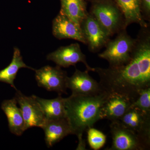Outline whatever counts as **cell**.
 Listing matches in <instances>:
<instances>
[{
	"label": "cell",
	"mask_w": 150,
	"mask_h": 150,
	"mask_svg": "<svg viewBox=\"0 0 150 150\" xmlns=\"http://www.w3.org/2000/svg\"><path fill=\"white\" fill-rule=\"evenodd\" d=\"M136 39L131 60L127 64L106 69L94 68L103 91L124 96L131 102L141 91L150 87L149 27L141 28Z\"/></svg>",
	"instance_id": "cell-1"
},
{
	"label": "cell",
	"mask_w": 150,
	"mask_h": 150,
	"mask_svg": "<svg viewBox=\"0 0 150 150\" xmlns=\"http://www.w3.org/2000/svg\"><path fill=\"white\" fill-rule=\"evenodd\" d=\"M108 95L103 91L94 96L71 94L65 99L66 118L72 134L78 138L100 119L103 104Z\"/></svg>",
	"instance_id": "cell-2"
},
{
	"label": "cell",
	"mask_w": 150,
	"mask_h": 150,
	"mask_svg": "<svg viewBox=\"0 0 150 150\" xmlns=\"http://www.w3.org/2000/svg\"><path fill=\"white\" fill-rule=\"evenodd\" d=\"M136 39L127 33L126 29L117 33L115 38L110 40L105 45V49L98 55L101 59L106 60L109 67H118L126 64L131 60V53Z\"/></svg>",
	"instance_id": "cell-3"
},
{
	"label": "cell",
	"mask_w": 150,
	"mask_h": 150,
	"mask_svg": "<svg viewBox=\"0 0 150 150\" xmlns=\"http://www.w3.org/2000/svg\"><path fill=\"white\" fill-rule=\"evenodd\" d=\"M92 15L110 36L126 29L123 14L114 1L92 3Z\"/></svg>",
	"instance_id": "cell-4"
},
{
	"label": "cell",
	"mask_w": 150,
	"mask_h": 150,
	"mask_svg": "<svg viewBox=\"0 0 150 150\" xmlns=\"http://www.w3.org/2000/svg\"><path fill=\"white\" fill-rule=\"evenodd\" d=\"M110 133L112 139L111 147L108 150H149L144 142L131 130L127 129L119 121L111 122Z\"/></svg>",
	"instance_id": "cell-5"
},
{
	"label": "cell",
	"mask_w": 150,
	"mask_h": 150,
	"mask_svg": "<svg viewBox=\"0 0 150 150\" xmlns=\"http://www.w3.org/2000/svg\"><path fill=\"white\" fill-rule=\"evenodd\" d=\"M34 71L38 86L49 91L56 92L59 95L67 94L68 76L67 72L62 70L61 67L46 66Z\"/></svg>",
	"instance_id": "cell-6"
},
{
	"label": "cell",
	"mask_w": 150,
	"mask_h": 150,
	"mask_svg": "<svg viewBox=\"0 0 150 150\" xmlns=\"http://www.w3.org/2000/svg\"><path fill=\"white\" fill-rule=\"evenodd\" d=\"M119 121L150 148V112L131 105Z\"/></svg>",
	"instance_id": "cell-7"
},
{
	"label": "cell",
	"mask_w": 150,
	"mask_h": 150,
	"mask_svg": "<svg viewBox=\"0 0 150 150\" xmlns=\"http://www.w3.org/2000/svg\"><path fill=\"white\" fill-rule=\"evenodd\" d=\"M15 98L19 105L24 121L25 130L33 127L42 129L46 119L40 105L33 96H27L17 90Z\"/></svg>",
	"instance_id": "cell-8"
},
{
	"label": "cell",
	"mask_w": 150,
	"mask_h": 150,
	"mask_svg": "<svg viewBox=\"0 0 150 150\" xmlns=\"http://www.w3.org/2000/svg\"><path fill=\"white\" fill-rule=\"evenodd\" d=\"M81 27L91 52H98L110 40V34L91 13L83 20Z\"/></svg>",
	"instance_id": "cell-9"
},
{
	"label": "cell",
	"mask_w": 150,
	"mask_h": 150,
	"mask_svg": "<svg viewBox=\"0 0 150 150\" xmlns=\"http://www.w3.org/2000/svg\"><path fill=\"white\" fill-rule=\"evenodd\" d=\"M47 60L52 61L56 66L64 68H68L71 66L81 62L83 63L88 71H94L87 62L86 55L81 50L78 43H72L69 46H61L56 51L51 52L47 56Z\"/></svg>",
	"instance_id": "cell-10"
},
{
	"label": "cell",
	"mask_w": 150,
	"mask_h": 150,
	"mask_svg": "<svg viewBox=\"0 0 150 150\" xmlns=\"http://www.w3.org/2000/svg\"><path fill=\"white\" fill-rule=\"evenodd\" d=\"M88 71H82L76 69L71 77L67 79V88L72 91V94L94 96L103 92L99 83L88 74Z\"/></svg>",
	"instance_id": "cell-11"
},
{
	"label": "cell",
	"mask_w": 150,
	"mask_h": 150,
	"mask_svg": "<svg viewBox=\"0 0 150 150\" xmlns=\"http://www.w3.org/2000/svg\"><path fill=\"white\" fill-rule=\"evenodd\" d=\"M52 33L57 39H71L86 45L81 25L62 13L60 12L52 22Z\"/></svg>",
	"instance_id": "cell-12"
},
{
	"label": "cell",
	"mask_w": 150,
	"mask_h": 150,
	"mask_svg": "<svg viewBox=\"0 0 150 150\" xmlns=\"http://www.w3.org/2000/svg\"><path fill=\"white\" fill-rule=\"evenodd\" d=\"M131 104V100L127 97L118 94H108L101 108L100 119H107L111 122L119 121Z\"/></svg>",
	"instance_id": "cell-13"
},
{
	"label": "cell",
	"mask_w": 150,
	"mask_h": 150,
	"mask_svg": "<svg viewBox=\"0 0 150 150\" xmlns=\"http://www.w3.org/2000/svg\"><path fill=\"white\" fill-rule=\"evenodd\" d=\"M45 134V141L48 148L72 134L67 118L46 121L42 128Z\"/></svg>",
	"instance_id": "cell-14"
},
{
	"label": "cell",
	"mask_w": 150,
	"mask_h": 150,
	"mask_svg": "<svg viewBox=\"0 0 150 150\" xmlns=\"http://www.w3.org/2000/svg\"><path fill=\"white\" fill-rule=\"evenodd\" d=\"M17 105V102L14 97L4 100L2 103L1 108L6 115L11 133L16 136H21L25 131L24 121L21 110Z\"/></svg>",
	"instance_id": "cell-15"
},
{
	"label": "cell",
	"mask_w": 150,
	"mask_h": 150,
	"mask_svg": "<svg viewBox=\"0 0 150 150\" xmlns=\"http://www.w3.org/2000/svg\"><path fill=\"white\" fill-rule=\"evenodd\" d=\"M114 1L123 14L126 28L133 23L139 24L141 28L149 26L142 16L141 0H114Z\"/></svg>",
	"instance_id": "cell-16"
},
{
	"label": "cell",
	"mask_w": 150,
	"mask_h": 150,
	"mask_svg": "<svg viewBox=\"0 0 150 150\" xmlns=\"http://www.w3.org/2000/svg\"><path fill=\"white\" fill-rule=\"evenodd\" d=\"M33 96L40 105L46 121L66 118L65 98L62 96L52 99H44Z\"/></svg>",
	"instance_id": "cell-17"
},
{
	"label": "cell",
	"mask_w": 150,
	"mask_h": 150,
	"mask_svg": "<svg viewBox=\"0 0 150 150\" xmlns=\"http://www.w3.org/2000/svg\"><path fill=\"white\" fill-rule=\"evenodd\" d=\"M22 68H26L34 71L35 70V69L27 66L23 62L19 49L15 47L11 62L7 67L0 71V81L10 85L16 91L17 89L14 82L19 70Z\"/></svg>",
	"instance_id": "cell-18"
},
{
	"label": "cell",
	"mask_w": 150,
	"mask_h": 150,
	"mask_svg": "<svg viewBox=\"0 0 150 150\" xmlns=\"http://www.w3.org/2000/svg\"><path fill=\"white\" fill-rule=\"evenodd\" d=\"M60 12L67 16L73 21L81 25L88 13L85 0H60Z\"/></svg>",
	"instance_id": "cell-19"
},
{
	"label": "cell",
	"mask_w": 150,
	"mask_h": 150,
	"mask_svg": "<svg viewBox=\"0 0 150 150\" xmlns=\"http://www.w3.org/2000/svg\"><path fill=\"white\" fill-rule=\"evenodd\" d=\"M87 140L91 148L98 150L102 148L106 143V137L101 131L93 127L87 129Z\"/></svg>",
	"instance_id": "cell-20"
},
{
	"label": "cell",
	"mask_w": 150,
	"mask_h": 150,
	"mask_svg": "<svg viewBox=\"0 0 150 150\" xmlns=\"http://www.w3.org/2000/svg\"><path fill=\"white\" fill-rule=\"evenodd\" d=\"M131 106L150 112V87L142 90L132 102Z\"/></svg>",
	"instance_id": "cell-21"
},
{
	"label": "cell",
	"mask_w": 150,
	"mask_h": 150,
	"mask_svg": "<svg viewBox=\"0 0 150 150\" xmlns=\"http://www.w3.org/2000/svg\"><path fill=\"white\" fill-rule=\"evenodd\" d=\"M141 11L143 18L146 21H150V0H141Z\"/></svg>",
	"instance_id": "cell-22"
},
{
	"label": "cell",
	"mask_w": 150,
	"mask_h": 150,
	"mask_svg": "<svg viewBox=\"0 0 150 150\" xmlns=\"http://www.w3.org/2000/svg\"><path fill=\"white\" fill-rule=\"evenodd\" d=\"M78 139V144L76 150H85L86 149V144L85 140L83 138H79Z\"/></svg>",
	"instance_id": "cell-23"
},
{
	"label": "cell",
	"mask_w": 150,
	"mask_h": 150,
	"mask_svg": "<svg viewBox=\"0 0 150 150\" xmlns=\"http://www.w3.org/2000/svg\"><path fill=\"white\" fill-rule=\"evenodd\" d=\"M92 3L102 1H114V0H88Z\"/></svg>",
	"instance_id": "cell-24"
}]
</instances>
